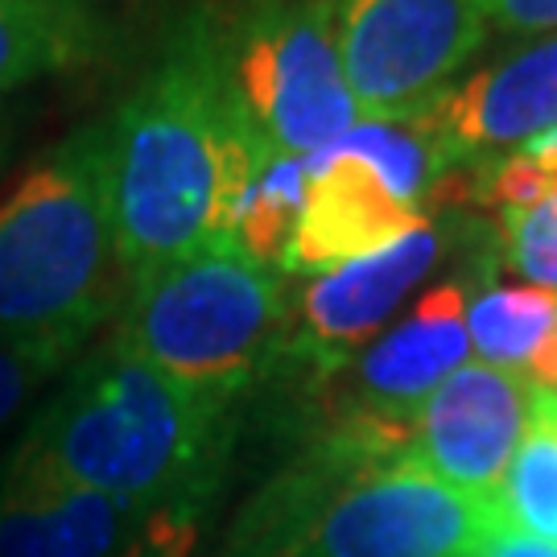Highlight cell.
<instances>
[{"instance_id": "obj_12", "label": "cell", "mask_w": 557, "mask_h": 557, "mask_svg": "<svg viewBox=\"0 0 557 557\" xmlns=\"http://www.w3.org/2000/svg\"><path fill=\"white\" fill-rule=\"evenodd\" d=\"M438 257L442 236L425 220L372 257L314 277L301 294V322L289 347H298L319 368H343L359 351V343L397 310V301L438 264Z\"/></svg>"}, {"instance_id": "obj_11", "label": "cell", "mask_w": 557, "mask_h": 557, "mask_svg": "<svg viewBox=\"0 0 557 557\" xmlns=\"http://www.w3.org/2000/svg\"><path fill=\"white\" fill-rule=\"evenodd\" d=\"M467 294L458 281L434 285L413 306V314L397 322L388 335L372 343L356 363V384L343 397L335 418H359L409 430L418 409L442 380L467 359Z\"/></svg>"}, {"instance_id": "obj_23", "label": "cell", "mask_w": 557, "mask_h": 557, "mask_svg": "<svg viewBox=\"0 0 557 557\" xmlns=\"http://www.w3.org/2000/svg\"><path fill=\"white\" fill-rule=\"evenodd\" d=\"M483 557H557V545H545L537 537H524L517 529H504Z\"/></svg>"}, {"instance_id": "obj_10", "label": "cell", "mask_w": 557, "mask_h": 557, "mask_svg": "<svg viewBox=\"0 0 557 557\" xmlns=\"http://www.w3.org/2000/svg\"><path fill=\"white\" fill-rule=\"evenodd\" d=\"M137 508L83 487L17 446L0 471V557H120L140 537Z\"/></svg>"}, {"instance_id": "obj_6", "label": "cell", "mask_w": 557, "mask_h": 557, "mask_svg": "<svg viewBox=\"0 0 557 557\" xmlns=\"http://www.w3.org/2000/svg\"><path fill=\"white\" fill-rule=\"evenodd\" d=\"M199 17L223 96L273 158H319L359 124L331 0L202 4Z\"/></svg>"}, {"instance_id": "obj_25", "label": "cell", "mask_w": 557, "mask_h": 557, "mask_svg": "<svg viewBox=\"0 0 557 557\" xmlns=\"http://www.w3.org/2000/svg\"><path fill=\"white\" fill-rule=\"evenodd\" d=\"M0 161H4V120H0Z\"/></svg>"}, {"instance_id": "obj_20", "label": "cell", "mask_w": 557, "mask_h": 557, "mask_svg": "<svg viewBox=\"0 0 557 557\" xmlns=\"http://www.w3.org/2000/svg\"><path fill=\"white\" fill-rule=\"evenodd\" d=\"M487 29L504 38H549L557 34V0H475Z\"/></svg>"}, {"instance_id": "obj_19", "label": "cell", "mask_w": 557, "mask_h": 557, "mask_svg": "<svg viewBox=\"0 0 557 557\" xmlns=\"http://www.w3.org/2000/svg\"><path fill=\"white\" fill-rule=\"evenodd\" d=\"M504 223V248L533 285L557 289V199L541 202L533 211H508Z\"/></svg>"}, {"instance_id": "obj_26", "label": "cell", "mask_w": 557, "mask_h": 557, "mask_svg": "<svg viewBox=\"0 0 557 557\" xmlns=\"http://www.w3.org/2000/svg\"><path fill=\"white\" fill-rule=\"evenodd\" d=\"M62 4H87V0H62Z\"/></svg>"}, {"instance_id": "obj_15", "label": "cell", "mask_w": 557, "mask_h": 557, "mask_svg": "<svg viewBox=\"0 0 557 557\" xmlns=\"http://www.w3.org/2000/svg\"><path fill=\"white\" fill-rule=\"evenodd\" d=\"M557 326V289L545 285H492L467 306V335L483 363L529 368Z\"/></svg>"}, {"instance_id": "obj_22", "label": "cell", "mask_w": 557, "mask_h": 557, "mask_svg": "<svg viewBox=\"0 0 557 557\" xmlns=\"http://www.w3.org/2000/svg\"><path fill=\"white\" fill-rule=\"evenodd\" d=\"M190 537H195V524H182V520H170V517H153V520H145L140 541L128 549V557H186Z\"/></svg>"}, {"instance_id": "obj_9", "label": "cell", "mask_w": 557, "mask_h": 557, "mask_svg": "<svg viewBox=\"0 0 557 557\" xmlns=\"http://www.w3.org/2000/svg\"><path fill=\"white\" fill-rule=\"evenodd\" d=\"M413 124L438 149L442 165L499 158L504 149L557 133V34L483 62L421 108Z\"/></svg>"}, {"instance_id": "obj_21", "label": "cell", "mask_w": 557, "mask_h": 557, "mask_svg": "<svg viewBox=\"0 0 557 557\" xmlns=\"http://www.w3.org/2000/svg\"><path fill=\"white\" fill-rule=\"evenodd\" d=\"M46 376L50 372L41 363H34V359L13 351V347H0V421L13 418V409L29 397V388Z\"/></svg>"}, {"instance_id": "obj_4", "label": "cell", "mask_w": 557, "mask_h": 557, "mask_svg": "<svg viewBox=\"0 0 557 557\" xmlns=\"http://www.w3.org/2000/svg\"><path fill=\"white\" fill-rule=\"evenodd\" d=\"M128 294L100 120L34 161L0 202V347L54 372Z\"/></svg>"}, {"instance_id": "obj_3", "label": "cell", "mask_w": 557, "mask_h": 557, "mask_svg": "<svg viewBox=\"0 0 557 557\" xmlns=\"http://www.w3.org/2000/svg\"><path fill=\"white\" fill-rule=\"evenodd\" d=\"M17 446L140 517L195 524L232 450V409L161 376L112 335Z\"/></svg>"}, {"instance_id": "obj_2", "label": "cell", "mask_w": 557, "mask_h": 557, "mask_svg": "<svg viewBox=\"0 0 557 557\" xmlns=\"http://www.w3.org/2000/svg\"><path fill=\"white\" fill-rule=\"evenodd\" d=\"M413 434L335 418L244 504L227 557H483L508 529L413 458Z\"/></svg>"}, {"instance_id": "obj_5", "label": "cell", "mask_w": 557, "mask_h": 557, "mask_svg": "<svg viewBox=\"0 0 557 557\" xmlns=\"http://www.w3.org/2000/svg\"><path fill=\"white\" fill-rule=\"evenodd\" d=\"M116 338L161 376L236 409L289 351L294 326L277 269L211 244L133 281Z\"/></svg>"}, {"instance_id": "obj_17", "label": "cell", "mask_w": 557, "mask_h": 557, "mask_svg": "<svg viewBox=\"0 0 557 557\" xmlns=\"http://www.w3.org/2000/svg\"><path fill=\"white\" fill-rule=\"evenodd\" d=\"M335 153L359 158L397 202L413 207L434 190L442 178V158L413 120H359L343 140L331 145Z\"/></svg>"}, {"instance_id": "obj_1", "label": "cell", "mask_w": 557, "mask_h": 557, "mask_svg": "<svg viewBox=\"0 0 557 557\" xmlns=\"http://www.w3.org/2000/svg\"><path fill=\"white\" fill-rule=\"evenodd\" d=\"M108 202L133 281L211 244H236V211L269 170L223 96L199 9H186L158 62L103 120Z\"/></svg>"}, {"instance_id": "obj_8", "label": "cell", "mask_w": 557, "mask_h": 557, "mask_svg": "<svg viewBox=\"0 0 557 557\" xmlns=\"http://www.w3.org/2000/svg\"><path fill=\"white\" fill-rule=\"evenodd\" d=\"M537 384L529 372L496 363H462L442 380L413 421V458L450 487L499 499L504 471L520 450Z\"/></svg>"}, {"instance_id": "obj_13", "label": "cell", "mask_w": 557, "mask_h": 557, "mask_svg": "<svg viewBox=\"0 0 557 557\" xmlns=\"http://www.w3.org/2000/svg\"><path fill=\"white\" fill-rule=\"evenodd\" d=\"M306 170L310 178L298 232L281 260L285 273H335L425 223L413 207L393 199L359 158L326 149L319 158H306Z\"/></svg>"}, {"instance_id": "obj_18", "label": "cell", "mask_w": 557, "mask_h": 557, "mask_svg": "<svg viewBox=\"0 0 557 557\" xmlns=\"http://www.w3.org/2000/svg\"><path fill=\"white\" fill-rule=\"evenodd\" d=\"M306 158H273L269 170L260 174L236 211V244L239 252L264 264V269H277L289 252V239L298 232L301 220V202H306Z\"/></svg>"}, {"instance_id": "obj_16", "label": "cell", "mask_w": 557, "mask_h": 557, "mask_svg": "<svg viewBox=\"0 0 557 557\" xmlns=\"http://www.w3.org/2000/svg\"><path fill=\"white\" fill-rule=\"evenodd\" d=\"M504 517L508 529L524 537L557 545V393H533L529 425L504 496Z\"/></svg>"}, {"instance_id": "obj_14", "label": "cell", "mask_w": 557, "mask_h": 557, "mask_svg": "<svg viewBox=\"0 0 557 557\" xmlns=\"http://www.w3.org/2000/svg\"><path fill=\"white\" fill-rule=\"evenodd\" d=\"M103 25L87 4L0 0V91L100 59Z\"/></svg>"}, {"instance_id": "obj_7", "label": "cell", "mask_w": 557, "mask_h": 557, "mask_svg": "<svg viewBox=\"0 0 557 557\" xmlns=\"http://www.w3.org/2000/svg\"><path fill=\"white\" fill-rule=\"evenodd\" d=\"M359 120H413L487 41L475 0H331Z\"/></svg>"}, {"instance_id": "obj_24", "label": "cell", "mask_w": 557, "mask_h": 557, "mask_svg": "<svg viewBox=\"0 0 557 557\" xmlns=\"http://www.w3.org/2000/svg\"><path fill=\"white\" fill-rule=\"evenodd\" d=\"M529 380L545 388V393H557V326L549 331V338L541 343V351L529 363Z\"/></svg>"}]
</instances>
